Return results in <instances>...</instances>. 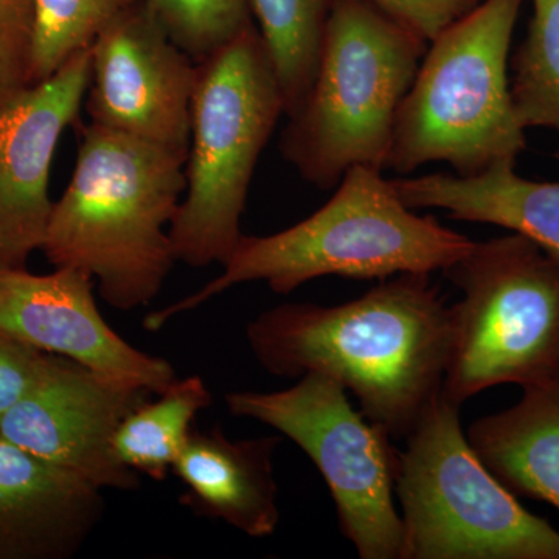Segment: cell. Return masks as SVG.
Here are the masks:
<instances>
[{
    "instance_id": "obj_12",
    "label": "cell",
    "mask_w": 559,
    "mask_h": 559,
    "mask_svg": "<svg viewBox=\"0 0 559 559\" xmlns=\"http://www.w3.org/2000/svg\"><path fill=\"white\" fill-rule=\"evenodd\" d=\"M92 51H80L49 80L0 102V274L27 270L43 248L53 202L51 162L80 117L91 83Z\"/></svg>"
},
{
    "instance_id": "obj_5",
    "label": "cell",
    "mask_w": 559,
    "mask_h": 559,
    "mask_svg": "<svg viewBox=\"0 0 559 559\" xmlns=\"http://www.w3.org/2000/svg\"><path fill=\"white\" fill-rule=\"evenodd\" d=\"M524 0H480L430 40L401 103L385 170L447 162L459 176L516 164L527 146L510 90V50Z\"/></svg>"
},
{
    "instance_id": "obj_23",
    "label": "cell",
    "mask_w": 559,
    "mask_h": 559,
    "mask_svg": "<svg viewBox=\"0 0 559 559\" xmlns=\"http://www.w3.org/2000/svg\"><path fill=\"white\" fill-rule=\"evenodd\" d=\"M33 0H0V102L35 86Z\"/></svg>"
},
{
    "instance_id": "obj_21",
    "label": "cell",
    "mask_w": 559,
    "mask_h": 559,
    "mask_svg": "<svg viewBox=\"0 0 559 559\" xmlns=\"http://www.w3.org/2000/svg\"><path fill=\"white\" fill-rule=\"evenodd\" d=\"M140 0H33V84L49 80L87 50Z\"/></svg>"
},
{
    "instance_id": "obj_6",
    "label": "cell",
    "mask_w": 559,
    "mask_h": 559,
    "mask_svg": "<svg viewBox=\"0 0 559 559\" xmlns=\"http://www.w3.org/2000/svg\"><path fill=\"white\" fill-rule=\"evenodd\" d=\"M283 114L277 73L253 22L198 62L186 198L170 224L176 261L202 270L230 259L257 162Z\"/></svg>"
},
{
    "instance_id": "obj_18",
    "label": "cell",
    "mask_w": 559,
    "mask_h": 559,
    "mask_svg": "<svg viewBox=\"0 0 559 559\" xmlns=\"http://www.w3.org/2000/svg\"><path fill=\"white\" fill-rule=\"evenodd\" d=\"M212 406V392L200 374L176 378L159 400H146L121 421L114 452L121 465L164 481L193 430L194 418Z\"/></svg>"
},
{
    "instance_id": "obj_22",
    "label": "cell",
    "mask_w": 559,
    "mask_h": 559,
    "mask_svg": "<svg viewBox=\"0 0 559 559\" xmlns=\"http://www.w3.org/2000/svg\"><path fill=\"white\" fill-rule=\"evenodd\" d=\"M171 39L201 62L252 24L249 0H145Z\"/></svg>"
},
{
    "instance_id": "obj_8",
    "label": "cell",
    "mask_w": 559,
    "mask_h": 559,
    "mask_svg": "<svg viewBox=\"0 0 559 559\" xmlns=\"http://www.w3.org/2000/svg\"><path fill=\"white\" fill-rule=\"evenodd\" d=\"M404 440L401 559H559L558 530L492 476L443 393Z\"/></svg>"
},
{
    "instance_id": "obj_10",
    "label": "cell",
    "mask_w": 559,
    "mask_h": 559,
    "mask_svg": "<svg viewBox=\"0 0 559 559\" xmlns=\"http://www.w3.org/2000/svg\"><path fill=\"white\" fill-rule=\"evenodd\" d=\"M91 123L189 153L198 62L140 0L92 44Z\"/></svg>"
},
{
    "instance_id": "obj_13",
    "label": "cell",
    "mask_w": 559,
    "mask_h": 559,
    "mask_svg": "<svg viewBox=\"0 0 559 559\" xmlns=\"http://www.w3.org/2000/svg\"><path fill=\"white\" fill-rule=\"evenodd\" d=\"M0 331L153 395L178 378L167 359L132 347L110 329L95 301L94 278L72 267L0 274Z\"/></svg>"
},
{
    "instance_id": "obj_14",
    "label": "cell",
    "mask_w": 559,
    "mask_h": 559,
    "mask_svg": "<svg viewBox=\"0 0 559 559\" xmlns=\"http://www.w3.org/2000/svg\"><path fill=\"white\" fill-rule=\"evenodd\" d=\"M103 514L100 487L0 439V559L75 557Z\"/></svg>"
},
{
    "instance_id": "obj_1",
    "label": "cell",
    "mask_w": 559,
    "mask_h": 559,
    "mask_svg": "<svg viewBox=\"0 0 559 559\" xmlns=\"http://www.w3.org/2000/svg\"><path fill=\"white\" fill-rule=\"evenodd\" d=\"M246 340L267 373L325 374L393 440L406 439L443 390L450 307L430 274H400L334 307L278 305L250 320Z\"/></svg>"
},
{
    "instance_id": "obj_16",
    "label": "cell",
    "mask_w": 559,
    "mask_h": 559,
    "mask_svg": "<svg viewBox=\"0 0 559 559\" xmlns=\"http://www.w3.org/2000/svg\"><path fill=\"white\" fill-rule=\"evenodd\" d=\"M510 162L476 176L430 173L392 179L407 207L447 210L452 219L520 234L559 263V182L522 178Z\"/></svg>"
},
{
    "instance_id": "obj_4",
    "label": "cell",
    "mask_w": 559,
    "mask_h": 559,
    "mask_svg": "<svg viewBox=\"0 0 559 559\" xmlns=\"http://www.w3.org/2000/svg\"><path fill=\"white\" fill-rule=\"evenodd\" d=\"M428 46L369 0L334 2L311 90L280 139L301 178L330 190L349 168L385 171L401 103Z\"/></svg>"
},
{
    "instance_id": "obj_11",
    "label": "cell",
    "mask_w": 559,
    "mask_h": 559,
    "mask_svg": "<svg viewBox=\"0 0 559 559\" xmlns=\"http://www.w3.org/2000/svg\"><path fill=\"white\" fill-rule=\"evenodd\" d=\"M151 395L55 355L38 384L0 415V439L102 489L135 491L139 474L116 457L114 436Z\"/></svg>"
},
{
    "instance_id": "obj_2",
    "label": "cell",
    "mask_w": 559,
    "mask_h": 559,
    "mask_svg": "<svg viewBox=\"0 0 559 559\" xmlns=\"http://www.w3.org/2000/svg\"><path fill=\"white\" fill-rule=\"evenodd\" d=\"M189 153L91 123L43 250L53 267L97 282L109 307L132 311L159 296L176 261L170 224L187 189Z\"/></svg>"
},
{
    "instance_id": "obj_3",
    "label": "cell",
    "mask_w": 559,
    "mask_h": 559,
    "mask_svg": "<svg viewBox=\"0 0 559 559\" xmlns=\"http://www.w3.org/2000/svg\"><path fill=\"white\" fill-rule=\"evenodd\" d=\"M474 241L407 207L380 168L353 167L325 205L296 226L267 237H246L210 280L186 299L150 312L146 331H159L183 312L245 283L264 282L275 294L293 293L320 277L385 280L443 272Z\"/></svg>"
},
{
    "instance_id": "obj_19",
    "label": "cell",
    "mask_w": 559,
    "mask_h": 559,
    "mask_svg": "<svg viewBox=\"0 0 559 559\" xmlns=\"http://www.w3.org/2000/svg\"><path fill=\"white\" fill-rule=\"evenodd\" d=\"M336 0H249L274 66L285 116L300 109L318 72L326 21Z\"/></svg>"
},
{
    "instance_id": "obj_7",
    "label": "cell",
    "mask_w": 559,
    "mask_h": 559,
    "mask_svg": "<svg viewBox=\"0 0 559 559\" xmlns=\"http://www.w3.org/2000/svg\"><path fill=\"white\" fill-rule=\"evenodd\" d=\"M444 277L462 290L450 307L444 399L462 407L502 384L559 377V263L520 234L473 248Z\"/></svg>"
},
{
    "instance_id": "obj_15",
    "label": "cell",
    "mask_w": 559,
    "mask_h": 559,
    "mask_svg": "<svg viewBox=\"0 0 559 559\" xmlns=\"http://www.w3.org/2000/svg\"><path fill=\"white\" fill-rule=\"evenodd\" d=\"M282 437L231 440L219 426L191 430L173 465L179 502L198 518L226 522L250 538L274 535L280 522L274 455Z\"/></svg>"
},
{
    "instance_id": "obj_24",
    "label": "cell",
    "mask_w": 559,
    "mask_h": 559,
    "mask_svg": "<svg viewBox=\"0 0 559 559\" xmlns=\"http://www.w3.org/2000/svg\"><path fill=\"white\" fill-rule=\"evenodd\" d=\"M53 359L55 355L0 331V415L38 384Z\"/></svg>"
},
{
    "instance_id": "obj_20",
    "label": "cell",
    "mask_w": 559,
    "mask_h": 559,
    "mask_svg": "<svg viewBox=\"0 0 559 559\" xmlns=\"http://www.w3.org/2000/svg\"><path fill=\"white\" fill-rule=\"evenodd\" d=\"M532 2L527 36L510 62L511 100L525 131L543 128L559 139V0Z\"/></svg>"
},
{
    "instance_id": "obj_25",
    "label": "cell",
    "mask_w": 559,
    "mask_h": 559,
    "mask_svg": "<svg viewBox=\"0 0 559 559\" xmlns=\"http://www.w3.org/2000/svg\"><path fill=\"white\" fill-rule=\"evenodd\" d=\"M377 9L430 43L480 0H369Z\"/></svg>"
},
{
    "instance_id": "obj_9",
    "label": "cell",
    "mask_w": 559,
    "mask_h": 559,
    "mask_svg": "<svg viewBox=\"0 0 559 559\" xmlns=\"http://www.w3.org/2000/svg\"><path fill=\"white\" fill-rule=\"evenodd\" d=\"M347 393L325 374L308 373L277 392H229L226 404L234 417L277 429L312 460L360 559H401L403 524L393 500L400 451Z\"/></svg>"
},
{
    "instance_id": "obj_17",
    "label": "cell",
    "mask_w": 559,
    "mask_h": 559,
    "mask_svg": "<svg viewBox=\"0 0 559 559\" xmlns=\"http://www.w3.org/2000/svg\"><path fill=\"white\" fill-rule=\"evenodd\" d=\"M466 437L510 492L559 510V377L524 389L513 407L477 419Z\"/></svg>"
}]
</instances>
